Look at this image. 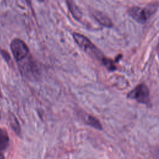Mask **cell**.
<instances>
[{
    "label": "cell",
    "instance_id": "obj_1",
    "mask_svg": "<svg viewBox=\"0 0 159 159\" xmlns=\"http://www.w3.org/2000/svg\"><path fill=\"white\" fill-rule=\"evenodd\" d=\"M158 4L152 3L142 8L139 6H133L129 9V15L139 23H145L157 11Z\"/></svg>",
    "mask_w": 159,
    "mask_h": 159
},
{
    "label": "cell",
    "instance_id": "obj_2",
    "mask_svg": "<svg viewBox=\"0 0 159 159\" xmlns=\"http://www.w3.org/2000/svg\"><path fill=\"white\" fill-rule=\"evenodd\" d=\"M73 37L76 43L83 50L102 61L104 58L102 53L87 37L78 33H73Z\"/></svg>",
    "mask_w": 159,
    "mask_h": 159
},
{
    "label": "cell",
    "instance_id": "obj_3",
    "mask_svg": "<svg viewBox=\"0 0 159 159\" xmlns=\"http://www.w3.org/2000/svg\"><path fill=\"white\" fill-rule=\"evenodd\" d=\"M127 97L139 102L148 104L150 101L149 90L145 84H140L128 94Z\"/></svg>",
    "mask_w": 159,
    "mask_h": 159
},
{
    "label": "cell",
    "instance_id": "obj_4",
    "mask_svg": "<svg viewBox=\"0 0 159 159\" xmlns=\"http://www.w3.org/2000/svg\"><path fill=\"white\" fill-rule=\"evenodd\" d=\"M11 49L14 58L17 61L24 59L29 53V48L27 45L20 39H16L11 43Z\"/></svg>",
    "mask_w": 159,
    "mask_h": 159
},
{
    "label": "cell",
    "instance_id": "obj_5",
    "mask_svg": "<svg viewBox=\"0 0 159 159\" xmlns=\"http://www.w3.org/2000/svg\"><path fill=\"white\" fill-rule=\"evenodd\" d=\"M93 16L101 25L107 27H110L112 25V23L110 19L106 15L99 11H94L93 12Z\"/></svg>",
    "mask_w": 159,
    "mask_h": 159
},
{
    "label": "cell",
    "instance_id": "obj_6",
    "mask_svg": "<svg viewBox=\"0 0 159 159\" xmlns=\"http://www.w3.org/2000/svg\"><path fill=\"white\" fill-rule=\"evenodd\" d=\"M9 139L6 131L0 129V152L4 150L9 145Z\"/></svg>",
    "mask_w": 159,
    "mask_h": 159
},
{
    "label": "cell",
    "instance_id": "obj_7",
    "mask_svg": "<svg viewBox=\"0 0 159 159\" xmlns=\"http://www.w3.org/2000/svg\"><path fill=\"white\" fill-rule=\"evenodd\" d=\"M86 122L88 125L94 127L95 129H97L98 130H101L102 129V125H101V123L99 122V121L96 118H95L94 117H93L92 116L88 115L86 116Z\"/></svg>",
    "mask_w": 159,
    "mask_h": 159
},
{
    "label": "cell",
    "instance_id": "obj_8",
    "mask_svg": "<svg viewBox=\"0 0 159 159\" xmlns=\"http://www.w3.org/2000/svg\"><path fill=\"white\" fill-rule=\"evenodd\" d=\"M68 6L70 9V11H71L72 15L76 19H80L81 16V11H80L79 8L78 6H76L75 4H74L73 2L71 1H68Z\"/></svg>",
    "mask_w": 159,
    "mask_h": 159
},
{
    "label": "cell",
    "instance_id": "obj_9",
    "mask_svg": "<svg viewBox=\"0 0 159 159\" xmlns=\"http://www.w3.org/2000/svg\"><path fill=\"white\" fill-rule=\"evenodd\" d=\"M101 61H102V63H103V65H104L109 70L113 71V70H115L116 69V66H115V65H114V63L111 60L104 57Z\"/></svg>",
    "mask_w": 159,
    "mask_h": 159
},
{
    "label": "cell",
    "instance_id": "obj_10",
    "mask_svg": "<svg viewBox=\"0 0 159 159\" xmlns=\"http://www.w3.org/2000/svg\"><path fill=\"white\" fill-rule=\"evenodd\" d=\"M11 125L12 128L13 129V130L15 131V132L17 134H20V126L19 125L18 121L17 120L16 118L15 117H14V116H12V117L11 119Z\"/></svg>",
    "mask_w": 159,
    "mask_h": 159
},
{
    "label": "cell",
    "instance_id": "obj_11",
    "mask_svg": "<svg viewBox=\"0 0 159 159\" xmlns=\"http://www.w3.org/2000/svg\"><path fill=\"white\" fill-rule=\"evenodd\" d=\"M0 159H4V156L3 154L0 153Z\"/></svg>",
    "mask_w": 159,
    "mask_h": 159
}]
</instances>
